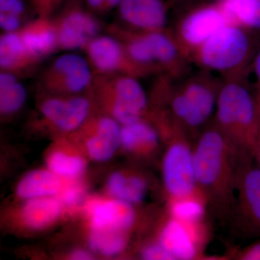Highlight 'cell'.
<instances>
[{"instance_id": "cell-33", "label": "cell", "mask_w": 260, "mask_h": 260, "mask_svg": "<svg viewBox=\"0 0 260 260\" xmlns=\"http://www.w3.org/2000/svg\"><path fill=\"white\" fill-rule=\"evenodd\" d=\"M234 256L241 260H260V238L238 251L237 255Z\"/></svg>"}, {"instance_id": "cell-8", "label": "cell", "mask_w": 260, "mask_h": 260, "mask_svg": "<svg viewBox=\"0 0 260 260\" xmlns=\"http://www.w3.org/2000/svg\"><path fill=\"white\" fill-rule=\"evenodd\" d=\"M225 25L223 13L215 1L181 11L171 31L183 54L190 61L195 51Z\"/></svg>"}, {"instance_id": "cell-16", "label": "cell", "mask_w": 260, "mask_h": 260, "mask_svg": "<svg viewBox=\"0 0 260 260\" xmlns=\"http://www.w3.org/2000/svg\"><path fill=\"white\" fill-rule=\"evenodd\" d=\"M42 59L24 44L18 30L3 32L0 37V70L19 78L32 71Z\"/></svg>"}, {"instance_id": "cell-23", "label": "cell", "mask_w": 260, "mask_h": 260, "mask_svg": "<svg viewBox=\"0 0 260 260\" xmlns=\"http://www.w3.org/2000/svg\"><path fill=\"white\" fill-rule=\"evenodd\" d=\"M208 211L206 200L200 190L186 196L169 199V215L185 223L190 225L205 223Z\"/></svg>"}, {"instance_id": "cell-27", "label": "cell", "mask_w": 260, "mask_h": 260, "mask_svg": "<svg viewBox=\"0 0 260 260\" xmlns=\"http://www.w3.org/2000/svg\"><path fill=\"white\" fill-rule=\"evenodd\" d=\"M127 243V233L91 231L89 244L93 250L104 255L112 256L124 250Z\"/></svg>"}, {"instance_id": "cell-21", "label": "cell", "mask_w": 260, "mask_h": 260, "mask_svg": "<svg viewBox=\"0 0 260 260\" xmlns=\"http://www.w3.org/2000/svg\"><path fill=\"white\" fill-rule=\"evenodd\" d=\"M62 185L60 177L51 171H32L19 182L17 194L26 200L52 197L59 192Z\"/></svg>"}, {"instance_id": "cell-7", "label": "cell", "mask_w": 260, "mask_h": 260, "mask_svg": "<svg viewBox=\"0 0 260 260\" xmlns=\"http://www.w3.org/2000/svg\"><path fill=\"white\" fill-rule=\"evenodd\" d=\"M242 158L238 168L235 201L230 223L243 237L260 238V167Z\"/></svg>"}, {"instance_id": "cell-6", "label": "cell", "mask_w": 260, "mask_h": 260, "mask_svg": "<svg viewBox=\"0 0 260 260\" xmlns=\"http://www.w3.org/2000/svg\"><path fill=\"white\" fill-rule=\"evenodd\" d=\"M168 145L162 161L164 188L169 198H177L199 190L195 179L193 143L190 135L179 126L162 132Z\"/></svg>"}, {"instance_id": "cell-9", "label": "cell", "mask_w": 260, "mask_h": 260, "mask_svg": "<svg viewBox=\"0 0 260 260\" xmlns=\"http://www.w3.org/2000/svg\"><path fill=\"white\" fill-rule=\"evenodd\" d=\"M93 75L88 59L74 53H68L56 57L43 71L39 84L47 93L80 95L88 93Z\"/></svg>"}, {"instance_id": "cell-32", "label": "cell", "mask_w": 260, "mask_h": 260, "mask_svg": "<svg viewBox=\"0 0 260 260\" xmlns=\"http://www.w3.org/2000/svg\"><path fill=\"white\" fill-rule=\"evenodd\" d=\"M249 71L252 72L253 74H254V83L252 88L254 90L260 113V44L257 49H256L252 61H251Z\"/></svg>"}, {"instance_id": "cell-19", "label": "cell", "mask_w": 260, "mask_h": 260, "mask_svg": "<svg viewBox=\"0 0 260 260\" xmlns=\"http://www.w3.org/2000/svg\"><path fill=\"white\" fill-rule=\"evenodd\" d=\"M160 140L158 129L145 119L121 125V145L134 155L153 153L158 148Z\"/></svg>"}, {"instance_id": "cell-11", "label": "cell", "mask_w": 260, "mask_h": 260, "mask_svg": "<svg viewBox=\"0 0 260 260\" xmlns=\"http://www.w3.org/2000/svg\"><path fill=\"white\" fill-rule=\"evenodd\" d=\"M83 51L94 74L129 75L138 79L151 75L133 61L122 43L110 34L98 36Z\"/></svg>"}, {"instance_id": "cell-36", "label": "cell", "mask_w": 260, "mask_h": 260, "mask_svg": "<svg viewBox=\"0 0 260 260\" xmlns=\"http://www.w3.org/2000/svg\"><path fill=\"white\" fill-rule=\"evenodd\" d=\"M71 257L75 260H86L91 259V255L87 251L78 250L73 253Z\"/></svg>"}, {"instance_id": "cell-5", "label": "cell", "mask_w": 260, "mask_h": 260, "mask_svg": "<svg viewBox=\"0 0 260 260\" xmlns=\"http://www.w3.org/2000/svg\"><path fill=\"white\" fill-rule=\"evenodd\" d=\"M94 74V73H93ZM121 125L145 119L149 99L138 78L124 75L94 74L88 91Z\"/></svg>"}, {"instance_id": "cell-34", "label": "cell", "mask_w": 260, "mask_h": 260, "mask_svg": "<svg viewBox=\"0 0 260 260\" xmlns=\"http://www.w3.org/2000/svg\"><path fill=\"white\" fill-rule=\"evenodd\" d=\"M215 1V0H172V3L173 5L179 8L181 12L197 5L206 4Z\"/></svg>"}, {"instance_id": "cell-28", "label": "cell", "mask_w": 260, "mask_h": 260, "mask_svg": "<svg viewBox=\"0 0 260 260\" xmlns=\"http://www.w3.org/2000/svg\"><path fill=\"white\" fill-rule=\"evenodd\" d=\"M57 198L62 205L74 206L82 200L84 195V189L79 183L71 181L68 183L58 193Z\"/></svg>"}, {"instance_id": "cell-29", "label": "cell", "mask_w": 260, "mask_h": 260, "mask_svg": "<svg viewBox=\"0 0 260 260\" xmlns=\"http://www.w3.org/2000/svg\"><path fill=\"white\" fill-rule=\"evenodd\" d=\"M26 14L25 0H0V15L20 19L25 23Z\"/></svg>"}, {"instance_id": "cell-26", "label": "cell", "mask_w": 260, "mask_h": 260, "mask_svg": "<svg viewBox=\"0 0 260 260\" xmlns=\"http://www.w3.org/2000/svg\"><path fill=\"white\" fill-rule=\"evenodd\" d=\"M48 167L58 177L75 180L83 174L86 164L81 157L56 152L49 157Z\"/></svg>"}, {"instance_id": "cell-35", "label": "cell", "mask_w": 260, "mask_h": 260, "mask_svg": "<svg viewBox=\"0 0 260 260\" xmlns=\"http://www.w3.org/2000/svg\"><path fill=\"white\" fill-rule=\"evenodd\" d=\"M84 5L92 13L105 14L106 0H83Z\"/></svg>"}, {"instance_id": "cell-14", "label": "cell", "mask_w": 260, "mask_h": 260, "mask_svg": "<svg viewBox=\"0 0 260 260\" xmlns=\"http://www.w3.org/2000/svg\"><path fill=\"white\" fill-rule=\"evenodd\" d=\"M169 8L164 0H122L116 10L122 26L151 32L167 29Z\"/></svg>"}, {"instance_id": "cell-1", "label": "cell", "mask_w": 260, "mask_h": 260, "mask_svg": "<svg viewBox=\"0 0 260 260\" xmlns=\"http://www.w3.org/2000/svg\"><path fill=\"white\" fill-rule=\"evenodd\" d=\"M246 156L212 121L193 143L195 179L208 211L220 223H230L235 201L238 168ZM252 158V157H250Z\"/></svg>"}, {"instance_id": "cell-15", "label": "cell", "mask_w": 260, "mask_h": 260, "mask_svg": "<svg viewBox=\"0 0 260 260\" xmlns=\"http://www.w3.org/2000/svg\"><path fill=\"white\" fill-rule=\"evenodd\" d=\"M91 231L127 233L136 220L133 205L122 200H93L88 205Z\"/></svg>"}, {"instance_id": "cell-31", "label": "cell", "mask_w": 260, "mask_h": 260, "mask_svg": "<svg viewBox=\"0 0 260 260\" xmlns=\"http://www.w3.org/2000/svg\"><path fill=\"white\" fill-rule=\"evenodd\" d=\"M143 259H172V256L167 252L158 242L149 244L141 251Z\"/></svg>"}, {"instance_id": "cell-20", "label": "cell", "mask_w": 260, "mask_h": 260, "mask_svg": "<svg viewBox=\"0 0 260 260\" xmlns=\"http://www.w3.org/2000/svg\"><path fill=\"white\" fill-rule=\"evenodd\" d=\"M227 24L260 37V0H215Z\"/></svg>"}, {"instance_id": "cell-24", "label": "cell", "mask_w": 260, "mask_h": 260, "mask_svg": "<svg viewBox=\"0 0 260 260\" xmlns=\"http://www.w3.org/2000/svg\"><path fill=\"white\" fill-rule=\"evenodd\" d=\"M108 190L116 199L134 205L144 200L148 182L138 175H126L115 172L108 179Z\"/></svg>"}, {"instance_id": "cell-13", "label": "cell", "mask_w": 260, "mask_h": 260, "mask_svg": "<svg viewBox=\"0 0 260 260\" xmlns=\"http://www.w3.org/2000/svg\"><path fill=\"white\" fill-rule=\"evenodd\" d=\"M205 223L190 225L172 218L160 229L158 242L172 259H194L201 256L202 248L207 240Z\"/></svg>"}, {"instance_id": "cell-2", "label": "cell", "mask_w": 260, "mask_h": 260, "mask_svg": "<svg viewBox=\"0 0 260 260\" xmlns=\"http://www.w3.org/2000/svg\"><path fill=\"white\" fill-rule=\"evenodd\" d=\"M246 75L223 79L211 121L241 153L254 158L260 136V113Z\"/></svg>"}, {"instance_id": "cell-30", "label": "cell", "mask_w": 260, "mask_h": 260, "mask_svg": "<svg viewBox=\"0 0 260 260\" xmlns=\"http://www.w3.org/2000/svg\"><path fill=\"white\" fill-rule=\"evenodd\" d=\"M32 10L39 17H52L64 0H30Z\"/></svg>"}, {"instance_id": "cell-10", "label": "cell", "mask_w": 260, "mask_h": 260, "mask_svg": "<svg viewBox=\"0 0 260 260\" xmlns=\"http://www.w3.org/2000/svg\"><path fill=\"white\" fill-rule=\"evenodd\" d=\"M53 20L59 50L83 51L102 30V21L84 5L83 0H70Z\"/></svg>"}, {"instance_id": "cell-12", "label": "cell", "mask_w": 260, "mask_h": 260, "mask_svg": "<svg viewBox=\"0 0 260 260\" xmlns=\"http://www.w3.org/2000/svg\"><path fill=\"white\" fill-rule=\"evenodd\" d=\"M49 94L41 104L40 111L53 127L70 133L78 130L88 120L93 104L90 95Z\"/></svg>"}, {"instance_id": "cell-25", "label": "cell", "mask_w": 260, "mask_h": 260, "mask_svg": "<svg viewBox=\"0 0 260 260\" xmlns=\"http://www.w3.org/2000/svg\"><path fill=\"white\" fill-rule=\"evenodd\" d=\"M27 99L25 86L16 75L0 72V112L8 116L18 112Z\"/></svg>"}, {"instance_id": "cell-4", "label": "cell", "mask_w": 260, "mask_h": 260, "mask_svg": "<svg viewBox=\"0 0 260 260\" xmlns=\"http://www.w3.org/2000/svg\"><path fill=\"white\" fill-rule=\"evenodd\" d=\"M257 36L236 25H225L202 44L190 61L223 79L247 74L260 43Z\"/></svg>"}, {"instance_id": "cell-3", "label": "cell", "mask_w": 260, "mask_h": 260, "mask_svg": "<svg viewBox=\"0 0 260 260\" xmlns=\"http://www.w3.org/2000/svg\"><path fill=\"white\" fill-rule=\"evenodd\" d=\"M177 80L170 82L164 95L169 106L167 112L191 138L214 116L223 79L202 70L179 83H176Z\"/></svg>"}, {"instance_id": "cell-18", "label": "cell", "mask_w": 260, "mask_h": 260, "mask_svg": "<svg viewBox=\"0 0 260 260\" xmlns=\"http://www.w3.org/2000/svg\"><path fill=\"white\" fill-rule=\"evenodd\" d=\"M29 50L41 59L59 50L57 34L52 17H37L27 22L18 30Z\"/></svg>"}, {"instance_id": "cell-37", "label": "cell", "mask_w": 260, "mask_h": 260, "mask_svg": "<svg viewBox=\"0 0 260 260\" xmlns=\"http://www.w3.org/2000/svg\"><path fill=\"white\" fill-rule=\"evenodd\" d=\"M254 160L260 167V136L257 145H256L255 153H254Z\"/></svg>"}, {"instance_id": "cell-22", "label": "cell", "mask_w": 260, "mask_h": 260, "mask_svg": "<svg viewBox=\"0 0 260 260\" xmlns=\"http://www.w3.org/2000/svg\"><path fill=\"white\" fill-rule=\"evenodd\" d=\"M62 204L57 198L44 197L28 200L24 205L22 215L25 224L32 229L47 227L59 218Z\"/></svg>"}, {"instance_id": "cell-17", "label": "cell", "mask_w": 260, "mask_h": 260, "mask_svg": "<svg viewBox=\"0 0 260 260\" xmlns=\"http://www.w3.org/2000/svg\"><path fill=\"white\" fill-rule=\"evenodd\" d=\"M88 126L90 136L86 147L89 155L96 161H107L121 145V124L111 116H103Z\"/></svg>"}]
</instances>
